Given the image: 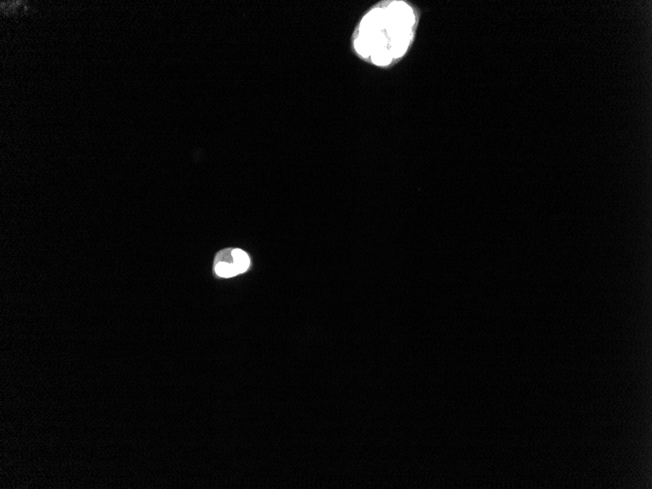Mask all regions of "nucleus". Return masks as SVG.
Instances as JSON below:
<instances>
[{
	"mask_svg": "<svg viewBox=\"0 0 652 489\" xmlns=\"http://www.w3.org/2000/svg\"><path fill=\"white\" fill-rule=\"evenodd\" d=\"M417 14L403 1H387L372 8L359 24L354 45L359 56L378 66H388L409 49Z\"/></svg>",
	"mask_w": 652,
	"mask_h": 489,
	"instance_id": "f257e3e1",
	"label": "nucleus"
},
{
	"mask_svg": "<svg viewBox=\"0 0 652 489\" xmlns=\"http://www.w3.org/2000/svg\"><path fill=\"white\" fill-rule=\"evenodd\" d=\"M232 258H233V265L237 270L238 274H242L247 271L250 265V260L244 251L240 249H233Z\"/></svg>",
	"mask_w": 652,
	"mask_h": 489,
	"instance_id": "f03ea898",
	"label": "nucleus"
},
{
	"mask_svg": "<svg viewBox=\"0 0 652 489\" xmlns=\"http://www.w3.org/2000/svg\"><path fill=\"white\" fill-rule=\"evenodd\" d=\"M215 272L219 277H231L238 275L234 265L226 262L215 263Z\"/></svg>",
	"mask_w": 652,
	"mask_h": 489,
	"instance_id": "7ed1b4c3",
	"label": "nucleus"
}]
</instances>
